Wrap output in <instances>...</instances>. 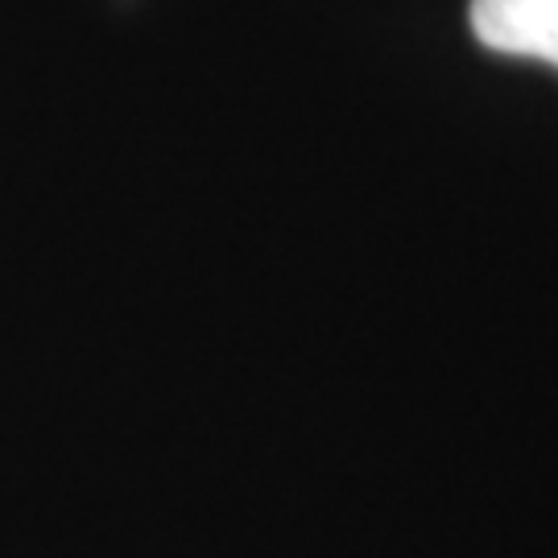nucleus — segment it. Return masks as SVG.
I'll return each instance as SVG.
<instances>
[{"mask_svg": "<svg viewBox=\"0 0 558 558\" xmlns=\"http://www.w3.org/2000/svg\"><path fill=\"white\" fill-rule=\"evenodd\" d=\"M472 29L497 54L558 66V0H472Z\"/></svg>", "mask_w": 558, "mask_h": 558, "instance_id": "nucleus-1", "label": "nucleus"}]
</instances>
